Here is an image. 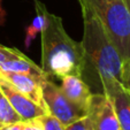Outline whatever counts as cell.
Here are the masks:
<instances>
[{
    "instance_id": "7",
    "label": "cell",
    "mask_w": 130,
    "mask_h": 130,
    "mask_svg": "<svg viewBox=\"0 0 130 130\" xmlns=\"http://www.w3.org/2000/svg\"><path fill=\"white\" fill-rule=\"evenodd\" d=\"M0 75L5 79H7L19 92L24 94L29 99H31L34 103L39 105L42 108L46 109V105L44 103L42 92V82H39L37 78L27 75V74H20V73H1Z\"/></svg>"
},
{
    "instance_id": "10",
    "label": "cell",
    "mask_w": 130,
    "mask_h": 130,
    "mask_svg": "<svg viewBox=\"0 0 130 130\" xmlns=\"http://www.w3.org/2000/svg\"><path fill=\"white\" fill-rule=\"evenodd\" d=\"M35 7H36V16L34 17L32 22L25 29V39L24 45L29 48L31 43L35 40L36 36L42 32L46 23V14L48 10L46 9L44 5L38 0H35Z\"/></svg>"
},
{
    "instance_id": "17",
    "label": "cell",
    "mask_w": 130,
    "mask_h": 130,
    "mask_svg": "<svg viewBox=\"0 0 130 130\" xmlns=\"http://www.w3.org/2000/svg\"><path fill=\"white\" fill-rule=\"evenodd\" d=\"M124 3H125V5L128 6V8H129V10H130V0H124Z\"/></svg>"
},
{
    "instance_id": "9",
    "label": "cell",
    "mask_w": 130,
    "mask_h": 130,
    "mask_svg": "<svg viewBox=\"0 0 130 130\" xmlns=\"http://www.w3.org/2000/svg\"><path fill=\"white\" fill-rule=\"evenodd\" d=\"M104 94L113 104L121 130H130V94L123 89L121 83H116Z\"/></svg>"
},
{
    "instance_id": "6",
    "label": "cell",
    "mask_w": 130,
    "mask_h": 130,
    "mask_svg": "<svg viewBox=\"0 0 130 130\" xmlns=\"http://www.w3.org/2000/svg\"><path fill=\"white\" fill-rule=\"evenodd\" d=\"M0 91L4 93V96L8 99L10 105L13 106L16 113L21 116L23 122L37 119L39 116L47 113L44 108H42L39 105L22 94L21 92L16 90L7 79H5L0 75Z\"/></svg>"
},
{
    "instance_id": "3",
    "label": "cell",
    "mask_w": 130,
    "mask_h": 130,
    "mask_svg": "<svg viewBox=\"0 0 130 130\" xmlns=\"http://www.w3.org/2000/svg\"><path fill=\"white\" fill-rule=\"evenodd\" d=\"M96 14L122 60L130 58V10L124 0H78Z\"/></svg>"
},
{
    "instance_id": "13",
    "label": "cell",
    "mask_w": 130,
    "mask_h": 130,
    "mask_svg": "<svg viewBox=\"0 0 130 130\" xmlns=\"http://www.w3.org/2000/svg\"><path fill=\"white\" fill-rule=\"evenodd\" d=\"M120 82L125 91L130 94V58L122 60L120 73Z\"/></svg>"
},
{
    "instance_id": "16",
    "label": "cell",
    "mask_w": 130,
    "mask_h": 130,
    "mask_svg": "<svg viewBox=\"0 0 130 130\" xmlns=\"http://www.w3.org/2000/svg\"><path fill=\"white\" fill-rule=\"evenodd\" d=\"M24 130H43L38 119H34L24 122Z\"/></svg>"
},
{
    "instance_id": "1",
    "label": "cell",
    "mask_w": 130,
    "mask_h": 130,
    "mask_svg": "<svg viewBox=\"0 0 130 130\" xmlns=\"http://www.w3.org/2000/svg\"><path fill=\"white\" fill-rule=\"evenodd\" d=\"M83 15L82 47L84 64L82 78L89 86L93 85L94 93H105L120 82L122 58L108 38L100 21L84 3H79Z\"/></svg>"
},
{
    "instance_id": "12",
    "label": "cell",
    "mask_w": 130,
    "mask_h": 130,
    "mask_svg": "<svg viewBox=\"0 0 130 130\" xmlns=\"http://www.w3.org/2000/svg\"><path fill=\"white\" fill-rule=\"evenodd\" d=\"M37 119L39 121L43 130H64V125L50 113H45L44 115Z\"/></svg>"
},
{
    "instance_id": "2",
    "label": "cell",
    "mask_w": 130,
    "mask_h": 130,
    "mask_svg": "<svg viewBox=\"0 0 130 130\" xmlns=\"http://www.w3.org/2000/svg\"><path fill=\"white\" fill-rule=\"evenodd\" d=\"M42 35V63L47 77L61 79L67 75L82 76L84 54L82 43L70 38L60 16L47 12Z\"/></svg>"
},
{
    "instance_id": "8",
    "label": "cell",
    "mask_w": 130,
    "mask_h": 130,
    "mask_svg": "<svg viewBox=\"0 0 130 130\" xmlns=\"http://www.w3.org/2000/svg\"><path fill=\"white\" fill-rule=\"evenodd\" d=\"M61 91L75 105L88 112L90 98L92 96L91 89L82 77L76 75H67L61 78Z\"/></svg>"
},
{
    "instance_id": "15",
    "label": "cell",
    "mask_w": 130,
    "mask_h": 130,
    "mask_svg": "<svg viewBox=\"0 0 130 130\" xmlns=\"http://www.w3.org/2000/svg\"><path fill=\"white\" fill-rule=\"evenodd\" d=\"M64 130H93V128H92L90 119L86 115L64 127Z\"/></svg>"
},
{
    "instance_id": "4",
    "label": "cell",
    "mask_w": 130,
    "mask_h": 130,
    "mask_svg": "<svg viewBox=\"0 0 130 130\" xmlns=\"http://www.w3.org/2000/svg\"><path fill=\"white\" fill-rule=\"evenodd\" d=\"M42 92L47 113L58 119L64 127L88 115V112L71 103L63 94L60 86L46 78L42 83Z\"/></svg>"
},
{
    "instance_id": "18",
    "label": "cell",
    "mask_w": 130,
    "mask_h": 130,
    "mask_svg": "<svg viewBox=\"0 0 130 130\" xmlns=\"http://www.w3.org/2000/svg\"><path fill=\"white\" fill-rule=\"evenodd\" d=\"M0 130H9V125H6V127H1Z\"/></svg>"
},
{
    "instance_id": "14",
    "label": "cell",
    "mask_w": 130,
    "mask_h": 130,
    "mask_svg": "<svg viewBox=\"0 0 130 130\" xmlns=\"http://www.w3.org/2000/svg\"><path fill=\"white\" fill-rule=\"evenodd\" d=\"M21 52L16 48L13 47H7L0 44V67L3 66L5 62H7L8 60L13 59V58L17 57Z\"/></svg>"
},
{
    "instance_id": "5",
    "label": "cell",
    "mask_w": 130,
    "mask_h": 130,
    "mask_svg": "<svg viewBox=\"0 0 130 130\" xmlns=\"http://www.w3.org/2000/svg\"><path fill=\"white\" fill-rule=\"evenodd\" d=\"M88 118L93 130H121L113 104L104 93H92L88 107Z\"/></svg>"
},
{
    "instance_id": "11",
    "label": "cell",
    "mask_w": 130,
    "mask_h": 130,
    "mask_svg": "<svg viewBox=\"0 0 130 130\" xmlns=\"http://www.w3.org/2000/svg\"><path fill=\"white\" fill-rule=\"evenodd\" d=\"M22 119L13 108L8 99L0 91V128L21 122Z\"/></svg>"
}]
</instances>
